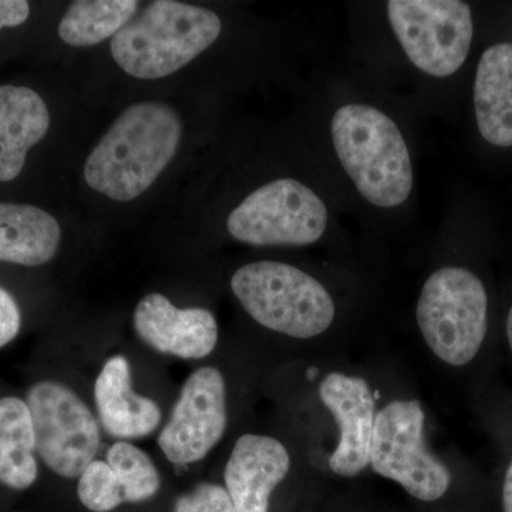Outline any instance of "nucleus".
<instances>
[{
    "mask_svg": "<svg viewBox=\"0 0 512 512\" xmlns=\"http://www.w3.org/2000/svg\"><path fill=\"white\" fill-rule=\"evenodd\" d=\"M181 136L183 124L173 107L156 101L133 104L87 157L84 180L111 200H136L171 163Z\"/></svg>",
    "mask_w": 512,
    "mask_h": 512,
    "instance_id": "obj_1",
    "label": "nucleus"
},
{
    "mask_svg": "<svg viewBox=\"0 0 512 512\" xmlns=\"http://www.w3.org/2000/svg\"><path fill=\"white\" fill-rule=\"evenodd\" d=\"M221 30V19L210 9L158 0L111 39V55L130 76L161 79L214 45Z\"/></svg>",
    "mask_w": 512,
    "mask_h": 512,
    "instance_id": "obj_2",
    "label": "nucleus"
},
{
    "mask_svg": "<svg viewBox=\"0 0 512 512\" xmlns=\"http://www.w3.org/2000/svg\"><path fill=\"white\" fill-rule=\"evenodd\" d=\"M330 130L340 164L366 201L393 208L409 198L412 160L390 117L365 104H348L336 111Z\"/></svg>",
    "mask_w": 512,
    "mask_h": 512,
    "instance_id": "obj_3",
    "label": "nucleus"
},
{
    "mask_svg": "<svg viewBox=\"0 0 512 512\" xmlns=\"http://www.w3.org/2000/svg\"><path fill=\"white\" fill-rule=\"evenodd\" d=\"M231 289L255 322L291 338L322 335L335 319V303L325 286L282 262L241 266L232 276Z\"/></svg>",
    "mask_w": 512,
    "mask_h": 512,
    "instance_id": "obj_4",
    "label": "nucleus"
},
{
    "mask_svg": "<svg viewBox=\"0 0 512 512\" xmlns=\"http://www.w3.org/2000/svg\"><path fill=\"white\" fill-rule=\"evenodd\" d=\"M488 298L473 272L447 266L427 279L417 323L427 346L451 366H464L477 356L487 333Z\"/></svg>",
    "mask_w": 512,
    "mask_h": 512,
    "instance_id": "obj_5",
    "label": "nucleus"
},
{
    "mask_svg": "<svg viewBox=\"0 0 512 512\" xmlns=\"http://www.w3.org/2000/svg\"><path fill=\"white\" fill-rule=\"evenodd\" d=\"M39 463L62 478H79L100 448V427L87 404L62 382L40 379L25 393Z\"/></svg>",
    "mask_w": 512,
    "mask_h": 512,
    "instance_id": "obj_6",
    "label": "nucleus"
},
{
    "mask_svg": "<svg viewBox=\"0 0 512 512\" xmlns=\"http://www.w3.org/2000/svg\"><path fill=\"white\" fill-rule=\"evenodd\" d=\"M328 208L299 181L279 178L248 195L229 214L232 238L255 247H301L319 241L328 227Z\"/></svg>",
    "mask_w": 512,
    "mask_h": 512,
    "instance_id": "obj_7",
    "label": "nucleus"
},
{
    "mask_svg": "<svg viewBox=\"0 0 512 512\" xmlns=\"http://www.w3.org/2000/svg\"><path fill=\"white\" fill-rule=\"evenodd\" d=\"M424 420L417 400H396L383 407L376 414L370 466L412 497L431 503L447 493L451 476L424 443Z\"/></svg>",
    "mask_w": 512,
    "mask_h": 512,
    "instance_id": "obj_8",
    "label": "nucleus"
},
{
    "mask_svg": "<svg viewBox=\"0 0 512 512\" xmlns=\"http://www.w3.org/2000/svg\"><path fill=\"white\" fill-rule=\"evenodd\" d=\"M390 25L410 62L421 72L448 77L466 62L473 18L458 0H390Z\"/></svg>",
    "mask_w": 512,
    "mask_h": 512,
    "instance_id": "obj_9",
    "label": "nucleus"
},
{
    "mask_svg": "<svg viewBox=\"0 0 512 512\" xmlns=\"http://www.w3.org/2000/svg\"><path fill=\"white\" fill-rule=\"evenodd\" d=\"M228 423L224 376L215 367H201L185 380L158 446L175 466H190L220 443Z\"/></svg>",
    "mask_w": 512,
    "mask_h": 512,
    "instance_id": "obj_10",
    "label": "nucleus"
},
{
    "mask_svg": "<svg viewBox=\"0 0 512 512\" xmlns=\"http://www.w3.org/2000/svg\"><path fill=\"white\" fill-rule=\"evenodd\" d=\"M319 396L339 426V444L329 468L340 477H355L370 466L375 397L365 379L333 372L322 380Z\"/></svg>",
    "mask_w": 512,
    "mask_h": 512,
    "instance_id": "obj_11",
    "label": "nucleus"
},
{
    "mask_svg": "<svg viewBox=\"0 0 512 512\" xmlns=\"http://www.w3.org/2000/svg\"><path fill=\"white\" fill-rule=\"evenodd\" d=\"M134 330L147 346L184 360L210 356L218 343L217 319L204 308H175L161 293H148L133 315Z\"/></svg>",
    "mask_w": 512,
    "mask_h": 512,
    "instance_id": "obj_12",
    "label": "nucleus"
},
{
    "mask_svg": "<svg viewBox=\"0 0 512 512\" xmlns=\"http://www.w3.org/2000/svg\"><path fill=\"white\" fill-rule=\"evenodd\" d=\"M291 457L274 437L245 434L239 437L227 467L225 490L238 512H268L276 485L288 476Z\"/></svg>",
    "mask_w": 512,
    "mask_h": 512,
    "instance_id": "obj_13",
    "label": "nucleus"
},
{
    "mask_svg": "<svg viewBox=\"0 0 512 512\" xmlns=\"http://www.w3.org/2000/svg\"><path fill=\"white\" fill-rule=\"evenodd\" d=\"M94 403L104 431L121 441L143 439L161 423L160 406L131 387V370L124 356L107 360L94 384Z\"/></svg>",
    "mask_w": 512,
    "mask_h": 512,
    "instance_id": "obj_14",
    "label": "nucleus"
},
{
    "mask_svg": "<svg viewBox=\"0 0 512 512\" xmlns=\"http://www.w3.org/2000/svg\"><path fill=\"white\" fill-rule=\"evenodd\" d=\"M49 127V110L35 90L0 86V183L19 177L28 151L46 136Z\"/></svg>",
    "mask_w": 512,
    "mask_h": 512,
    "instance_id": "obj_15",
    "label": "nucleus"
},
{
    "mask_svg": "<svg viewBox=\"0 0 512 512\" xmlns=\"http://www.w3.org/2000/svg\"><path fill=\"white\" fill-rule=\"evenodd\" d=\"M478 130L497 147L512 146V43L488 47L474 83Z\"/></svg>",
    "mask_w": 512,
    "mask_h": 512,
    "instance_id": "obj_16",
    "label": "nucleus"
},
{
    "mask_svg": "<svg viewBox=\"0 0 512 512\" xmlns=\"http://www.w3.org/2000/svg\"><path fill=\"white\" fill-rule=\"evenodd\" d=\"M62 229L49 212L33 205L0 202V262L42 266L59 251Z\"/></svg>",
    "mask_w": 512,
    "mask_h": 512,
    "instance_id": "obj_17",
    "label": "nucleus"
},
{
    "mask_svg": "<svg viewBox=\"0 0 512 512\" xmlns=\"http://www.w3.org/2000/svg\"><path fill=\"white\" fill-rule=\"evenodd\" d=\"M35 427L25 396L0 394V487L29 490L39 478Z\"/></svg>",
    "mask_w": 512,
    "mask_h": 512,
    "instance_id": "obj_18",
    "label": "nucleus"
},
{
    "mask_svg": "<svg viewBox=\"0 0 512 512\" xmlns=\"http://www.w3.org/2000/svg\"><path fill=\"white\" fill-rule=\"evenodd\" d=\"M136 0H79L59 23V36L67 45L89 47L113 39L134 18Z\"/></svg>",
    "mask_w": 512,
    "mask_h": 512,
    "instance_id": "obj_19",
    "label": "nucleus"
},
{
    "mask_svg": "<svg viewBox=\"0 0 512 512\" xmlns=\"http://www.w3.org/2000/svg\"><path fill=\"white\" fill-rule=\"evenodd\" d=\"M106 461L123 484L127 504L144 503L160 491L156 464L134 444L117 441L107 451Z\"/></svg>",
    "mask_w": 512,
    "mask_h": 512,
    "instance_id": "obj_20",
    "label": "nucleus"
},
{
    "mask_svg": "<svg viewBox=\"0 0 512 512\" xmlns=\"http://www.w3.org/2000/svg\"><path fill=\"white\" fill-rule=\"evenodd\" d=\"M80 503L93 512H110L126 504L123 484L107 461L94 460L79 477Z\"/></svg>",
    "mask_w": 512,
    "mask_h": 512,
    "instance_id": "obj_21",
    "label": "nucleus"
},
{
    "mask_svg": "<svg viewBox=\"0 0 512 512\" xmlns=\"http://www.w3.org/2000/svg\"><path fill=\"white\" fill-rule=\"evenodd\" d=\"M173 512H238L228 491L218 484H198L194 490L181 495Z\"/></svg>",
    "mask_w": 512,
    "mask_h": 512,
    "instance_id": "obj_22",
    "label": "nucleus"
},
{
    "mask_svg": "<svg viewBox=\"0 0 512 512\" xmlns=\"http://www.w3.org/2000/svg\"><path fill=\"white\" fill-rule=\"evenodd\" d=\"M22 326L23 315L18 299L0 285V350L19 338Z\"/></svg>",
    "mask_w": 512,
    "mask_h": 512,
    "instance_id": "obj_23",
    "label": "nucleus"
},
{
    "mask_svg": "<svg viewBox=\"0 0 512 512\" xmlns=\"http://www.w3.org/2000/svg\"><path fill=\"white\" fill-rule=\"evenodd\" d=\"M30 15V6L25 0H0V30L23 25Z\"/></svg>",
    "mask_w": 512,
    "mask_h": 512,
    "instance_id": "obj_24",
    "label": "nucleus"
},
{
    "mask_svg": "<svg viewBox=\"0 0 512 512\" xmlns=\"http://www.w3.org/2000/svg\"><path fill=\"white\" fill-rule=\"evenodd\" d=\"M503 505L504 512H512V461L510 467H508L507 474H505Z\"/></svg>",
    "mask_w": 512,
    "mask_h": 512,
    "instance_id": "obj_25",
    "label": "nucleus"
},
{
    "mask_svg": "<svg viewBox=\"0 0 512 512\" xmlns=\"http://www.w3.org/2000/svg\"><path fill=\"white\" fill-rule=\"evenodd\" d=\"M507 336H508V342H510V348L512 352V306L510 309V313H508L507 318Z\"/></svg>",
    "mask_w": 512,
    "mask_h": 512,
    "instance_id": "obj_26",
    "label": "nucleus"
}]
</instances>
